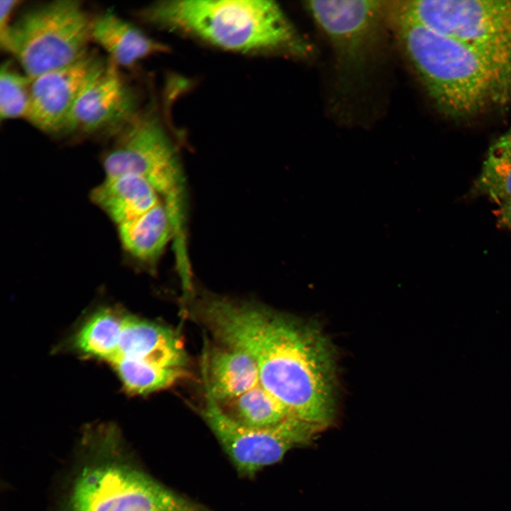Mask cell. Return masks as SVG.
<instances>
[{
    "mask_svg": "<svg viewBox=\"0 0 511 511\" xmlns=\"http://www.w3.org/2000/svg\"><path fill=\"white\" fill-rule=\"evenodd\" d=\"M201 414L237 471L247 476L278 463L290 449L312 443L323 430L295 418L265 428L243 425L207 391Z\"/></svg>",
    "mask_w": 511,
    "mask_h": 511,
    "instance_id": "8",
    "label": "cell"
},
{
    "mask_svg": "<svg viewBox=\"0 0 511 511\" xmlns=\"http://www.w3.org/2000/svg\"><path fill=\"white\" fill-rule=\"evenodd\" d=\"M93 17L82 2L55 0L24 9L0 38L31 79L65 67L85 55L92 42Z\"/></svg>",
    "mask_w": 511,
    "mask_h": 511,
    "instance_id": "5",
    "label": "cell"
},
{
    "mask_svg": "<svg viewBox=\"0 0 511 511\" xmlns=\"http://www.w3.org/2000/svg\"><path fill=\"white\" fill-rule=\"evenodd\" d=\"M21 3L19 0L0 1V38L6 33L13 20V13Z\"/></svg>",
    "mask_w": 511,
    "mask_h": 511,
    "instance_id": "21",
    "label": "cell"
},
{
    "mask_svg": "<svg viewBox=\"0 0 511 511\" xmlns=\"http://www.w3.org/2000/svg\"><path fill=\"white\" fill-rule=\"evenodd\" d=\"M219 406L232 419L251 427H270L293 418L260 383Z\"/></svg>",
    "mask_w": 511,
    "mask_h": 511,
    "instance_id": "19",
    "label": "cell"
},
{
    "mask_svg": "<svg viewBox=\"0 0 511 511\" xmlns=\"http://www.w3.org/2000/svg\"><path fill=\"white\" fill-rule=\"evenodd\" d=\"M57 511H203L145 471L113 424L83 431Z\"/></svg>",
    "mask_w": 511,
    "mask_h": 511,
    "instance_id": "3",
    "label": "cell"
},
{
    "mask_svg": "<svg viewBox=\"0 0 511 511\" xmlns=\"http://www.w3.org/2000/svg\"><path fill=\"white\" fill-rule=\"evenodd\" d=\"M476 187L499 206L511 202V124L490 145Z\"/></svg>",
    "mask_w": 511,
    "mask_h": 511,
    "instance_id": "18",
    "label": "cell"
},
{
    "mask_svg": "<svg viewBox=\"0 0 511 511\" xmlns=\"http://www.w3.org/2000/svg\"><path fill=\"white\" fill-rule=\"evenodd\" d=\"M141 111L135 88L106 59L80 93L62 136L114 138Z\"/></svg>",
    "mask_w": 511,
    "mask_h": 511,
    "instance_id": "9",
    "label": "cell"
},
{
    "mask_svg": "<svg viewBox=\"0 0 511 511\" xmlns=\"http://www.w3.org/2000/svg\"><path fill=\"white\" fill-rule=\"evenodd\" d=\"M106 363L114 370L126 366H148L187 371L188 358L176 331L124 314L115 348Z\"/></svg>",
    "mask_w": 511,
    "mask_h": 511,
    "instance_id": "12",
    "label": "cell"
},
{
    "mask_svg": "<svg viewBox=\"0 0 511 511\" xmlns=\"http://www.w3.org/2000/svg\"><path fill=\"white\" fill-rule=\"evenodd\" d=\"M117 227L123 249L143 263L157 261L168 242L173 239L171 221L163 202Z\"/></svg>",
    "mask_w": 511,
    "mask_h": 511,
    "instance_id": "16",
    "label": "cell"
},
{
    "mask_svg": "<svg viewBox=\"0 0 511 511\" xmlns=\"http://www.w3.org/2000/svg\"><path fill=\"white\" fill-rule=\"evenodd\" d=\"M204 390L219 405L260 383L257 366L244 351L224 345L205 351L202 362Z\"/></svg>",
    "mask_w": 511,
    "mask_h": 511,
    "instance_id": "13",
    "label": "cell"
},
{
    "mask_svg": "<svg viewBox=\"0 0 511 511\" xmlns=\"http://www.w3.org/2000/svg\"><path fill=\"white\" fill-rule=\"evenodd\" d=\"M197 319L220 344L255 361L260 385L293 418L322 429L334 419L335 358L326 337L312 324L265 307L207 298Z\"/></svg>",
    "mask_w": 511,
    "mask_h": 511,
    "instance_id": "1",
    "label": "cell"
},
{
    "mask_svg": "<svg viewBox=\"0 0 511 511\" xmlns=\"http://www.w3.org/2000/svg\"><path fill=\"white\" fill-rule=\"evenodd\" d=\"M136 16L148 24L180 31L228 50L301 57L310 51L272 1H161L139 9Z\"/></svg>",
    "mask_w": 511,
    "mask_h": 511,
    "instance_id": "4",
    "label": "cell"
},
{
    "mask_svg": "<svg viewBox=\"0 0 511 511\" xmlns=\"http://www.w3.org/2000/svg\"><path fill=\"white\" fill-rule=\"evenodd\" d=\"M103 158L106 177L131 174L148 182L164 203L174 238H187V191L176 148L158 117L141 111L114 138Z\"/></svg>",
    "mask_w": 511,
    "mask_h": 511,
    "instance_id": "6",
    "label": "cell"
},
{
    "mask_svg": "<svg viewBox=\"0 0 511 511\" xmlns=\"http://www.w3.org/2000/svg\"><path fill=\"white\" fill-rule=\"evenodd\" d=\"M392 11L511 65V0H407Z\"/></svg>",
    "mask_w": 511,
    "mask_h": 511,
    "instance_id": "7",
    "label": "cell"
},
{
    "mask_svg": "<svg viewBox=\"0 0 511 511\" xmlns=\"http://www.w3.org/2000/svg\"><path fill=\"white\" fill-rule=\"evenodd\" d=\"M380 1H310L308 11L334 49L341 70L359 71L374 42L383 11Z\"/></svg>",
    "mask_w": 511,
    "mask_h": 511,
    "instance_id": "10",
    "label": "cell"
},
{
    "mask_svg": "<svg viewBox=\"0 0 511 511\" xmlns=\"http://www.w3.org/2000/svg\"><path fill=\"white\" fill-rule=\"evenodd\" d=\"M497 216L500 223L511 230V202L499 206Z\"/></svg>",
    "mask_w": 511,
    "mask_h": 511,
    "instance_id": "22",
    "label": "cell"
},
{
    "mask_svg": "<svg viewBox=\"0 0 511 511\" xmlns=\"http://www.w3.org/2000/svg\"><path fill=\"white\" fill-rule=\"evenodd\" d=\"M0 119H26L31 104L32 79L9 60L0 67Z\"/></svg>",
    "mask_w": 511,
    "mask_h": 511,
    "instance_id": "20",
    "label": "cell"
},
{
    "mask_svg": "<svg viewBox=\"0 0 511 511\" xmlns=\"http://www.w3.org/2000/svg\"><path fill=\"white\" fill-rule=\"evenodd\" d=\"M123 315L111 308L96 311L74 335L72 346L87 357L107 362L115 348Z\"/></svg>",
    "mask_w": 511,
    "mask_h": 511,
    "instance_id": "17",
    "label": "cell"
},
{
    "mask_svg": "<svg viewBox=\"0 0 511 511\" xmlns=\"http://www.w3.org/2000/svg\"><path fill=\"white\" fill-rule=\"evenodd\" d=\"M91 199L117 226L163 202L148 182L131 174L106 177L92 189Z\"/></svg>",
    "mask_w": 511,
    "mask_h": 511,
    "instance_id": "15",
    "label": "cell"
},
{
    "mask_svg": "<svg viewBox=\"0 0 511 511\" xmlns=\"http://www.w3.org/2000/svg\"><path fill=\"white\" fill-rule=\"evenodd\" d=\"M91 38L119 68H131L141 60L165 50L163 45L111 9L93 17Z\"/></svg>",
    "mask_w": 511,
    "mask_h": 511,
    "instance_id": "14",
    "label": "cell"
},
{
    "mask_svg": "<svg viewBox=\"0 0 511 511\" xmlns=\"http://www.w3.org/2000/svg\"><path fill=\"white\" fill-rule=\"evenodd\" d=\"M95 53L32 79L26 120L47 134L62 136L80 93L105 62Z\"/></svg>",
    "mask_w": 511,
    "mask_h": 511,
    "instance_id": "11",
    "label": "cell"
},
{
    "mask_svg": "<svg viewBox=\"0 0 511 511\" xmlns=\"http://www.w3.org/2000/svg\"><path fill=\"white\" fill-rule=\"evenodd\" d=\"M392 16L405 57L444 115L455 121H471L511 104V65Z\"/></svg>",
    "mask_w": 511,
    "mask_h": 511,
    "instance_id": "2",
    "label": "cell"
}]
</instances>
